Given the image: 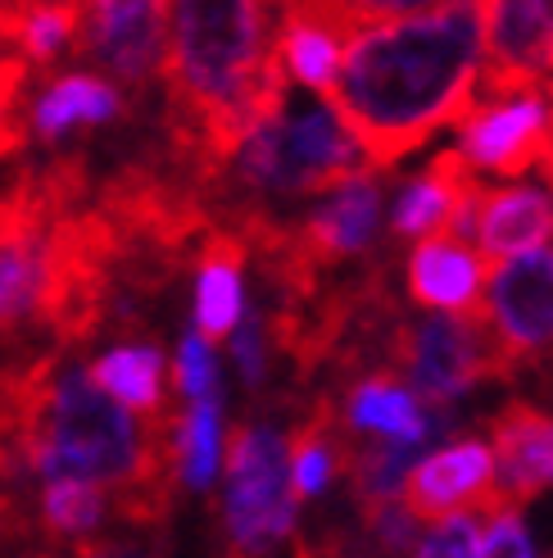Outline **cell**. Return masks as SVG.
<instances>
[{
	"instance_id": "obj_11",
	"label": "cell",
	"mask_w": 553,
	"mask_h": 558,
	"mask_svg": "<svg viewBox=\"0 0 553 558\" xmlns=\"http://www.w3.org/2000/svg\"><path fill=\"white\" fill-rule=\"evenodd\" d=\"M77 50L127 87H146L163 54V0H82Z\"/></svg>"
},
{
	"instance_id": "obj_15",
	"label": "cell",
	"mask_w": 553,
	"mask_h": 558,
	"mask_svg": "<svg viewBox=\"0 0 553 558\" xmlns=\"http://www.w3.org/2000/svg\"><path fill=\"white\" fill-rule=\"evenodd\" d=\"M486 268L477 250L458 232H431L408 259V291L418 304L440 314H481Z\"/></svg>"
},
{
	"instance_id": "obj_31",
	"label": "cell",
	"mask_w": 553,
	"mask_h": 558,
	"mask_svg": "<svg viewBox=\"0 0 553 558\" xmlns=\"http://www.w3.org/2000/svg\"><path fill=\"white\" fill-rule=\"evenodd\" d=\"M540 169H544V178H549V186H553V146L544 150V159H540Z\"/></svg>"
},
{
	"instance_id": "obj_10",
	"label": "cell",
	"mask_w": 553,
	"mask_h": 558,
	"mask_svg": "<svg viewBox=\"0 0 553 558\" xmlns=\"http://www.w3.org/2000/svg\"><path fill=\"white\" fill-rule=\"evenodd\" d=\"M400 505L418 518L435 522L445 513H490L508 505L500 482H494V454L486 440H458L450 450H435L418 468L404 472Z\"/></svg>"
},
{
	"instance_id": "obj_20",
	"label": "cell",
	"mask_w": 553,
	"mask_h": 558,
	"mask_svg": "<svg viewBox=\"0 0 553 558\" xmlns=\"http://www.w3.org/2000/svg\"><path fill=\"white\" fill-rule=\"evenodd\" d=\"M91 377L119 404H127L132 413H150L155 417L163 409V359H159L155 345H119V350H109L91 368Z\"/></svg>"
},
{
	"instance_id": "obj_9",
	"label": "cell",
	"mask_w": 553,
	"mask_h": 558,
	"mask_svg": "<svg viewBox=\"0 0 553 558\" xmlns=\"http://www.w3.org/2000/svg\"><path fill=\"white\" fill-rule=\"evenodd\" d=\"M481 77L477 92L544 87L553 77V0H477Z\"/></svg>"
},
{
	"instance_id": "obj_13",
	"label": "cell",
	"mask_w": 553,
	"mask_h": 558,
	"mask_svg": "<svg viewBox=\"0 0 553 558\" xmlns=\"http://www.w3.org/2000/svg\"><path fill=\"white\" fill-rule=\"evenodd\" d=\"M377 218H381V178H377V169H364V173L331 186V195L295 232V245H299V255L314 264L364 255L368 241L377 236Z\"/></svg>"
},
{
	"instance_id": "obj_33",
	"label": "cell",
	"mask_w": 553,
	"mask_h": 558,
	"mask_svg": "<svg viewBox=\"0 0 553 558\" xmlns=\"http://www.w3.org/2000/svg\"><path fill=\"white\" fill-rule=\"evenodd\" d=\"M549 146H553V96H549Z\"/></svg>"
},
{
	"instance_id": "obj_30",
	"label": "cell",
	"mask_w": 553,
	"mask_h": 558,
	"mask_svg": "<svg viewBox=\"0 0 553 558\" xmlns=\"http://www.w3.org/2000/svg\"><path fill=\"white\" fill-rule=\"evenodd\" d=\"M440 0H368V19H385V14H413V10H431Z\"/></svg>"
},
{
	"instance_id": "obj_2",
	"label": "cell",
	"mask_w": 553,
	"mask_h": 558,
	"mask_svg": "<svg viewBox=\"0 0 553 558\" xmlns=\"http://www.w3.org/2000/svg\"><path fill=\"white\" fill-rule=\"evenodd\" d=\"M163 77L177 150L218 178L236 142L286 100L272 0H163Z\"/></svg>"
},
{
	"instance_id": "obj_22",
	"label": "cell",
	"mask_w": 553,
	"mask_h": 558,
	"mask_svg": "<svg viewBox=\"0 0 553 558\" xmlns=\"http://www.w3.org/2000/svg\"><path fill=\"white\" fill-rule=\"evenodd\" d=\"M173 450H177V477L186 486L205 490L218 477V450H223V440H218V390L191 400L186 417L177 423Z\"/></svg>"
},
{
	"instance_id": "obj_21",
	"label": "cell",
	"mask_w": 553,
	"mask_h": 558,
	"mask_svg": "<svg viewBox=\"0 0 553 558\" xmlns=\"http://www.w3.org/2000/svg\"><path fill=\"white\" fill-rule=\"evenodd\" d=\"M105 518V495L96 482L82 477H50L41 486V505H37V522L50 541H82L87 532H96Z\"/></svg>"
},
{
	"instance_id": "obj_5",
	"label": "cell",
	"mask_w": 553,
	"mask_h": 558,
	"mask_svg": "<svg viewBox=\"0 0 553 558\" xmlns=\"http://www.w3.org/2000/svg\"><path fill=\"white\" fill-rule=\"evenodd\" d=\"M295 486L286 440L268 427H236L228 445L223 522L236 554H263L295 532Z\"/></svg>"
},
{
	"instance_id": "obj_8",
	"label": "cell",
	"mask_w": 553,
	"mask_h": 558,
	"mask_svg": "<svg viewBox=\"0 0 553 558\" xmlns=\"http://www.w3.org/2000/svg\"><path fill=\"white\" fill-rule=\"evenodd\" d=\"M486 323L494 345L508 359V368L521 359L553 350V255L521 250V255L494 259L490 291H486Z\"/></svg>"
},
{
	"instance_id": "obj_18",
	"label": "cell",
	"mask_w": 553,
	"mask_h": 558,
	"mask_svg": "<svg viewBox=\"0 0 553 558\" xmlns=\"http://www.w3.org/2000/svg\"><path fill=\"white\" fill-rule=\"evenodd\" d=\"M245 241L241 232H209L200 250V282H196V327L205 341H223L245 314L241 295Z\"/></svg>"
},
{
	"instance_id": "obj_17",
	"label": "cell",
	"mask_w": 553,
	"mask_h": 558,
	"mask_svg": "<svg viewBox=\"0 0 553 558\" xmlns=\"http://www.w3.org/2000/svg\"><path fill=\"white\" fill-rule=\"evenodd\" d=\"M349 423L358 432H377L391 440H418L431 445L450 432V404H422L413 390L395 381V373H377L354 386L349 396Z\"/></svg>"
},
{
	"instance_id": "obj_19",
	"label": "cell",
	"mask_w": 553,
	"mask_h": 558,
	"mask_svg": "<svg viewBox=\"0 0 553 558\" xmlns=\"http://www.w3.org/2000/svg\"><path fill=\"white\" fill-rule=\"evenodd\" d=\"M119 105L123 100L109 82H100L91 73H64V77H54L41 92V100L33 105V128H37L41 142H60L69 128L109 123L119 114Z\"/></svg>"
},
{
	"instance_id": "obj_32",
	"label": "cell",
	"mask_w": 553,
	"mask_h": 558,
	"mask_svg": "<svg viewBox=\"0 0 553 558\" xmlns=\"http://www.w3.org/2000/svg\"><path fill=\"white\" fill-rule=\"evenodd\" d=\"M354 10H358V14H364V23H368V0H354Z\"/></svg>"
},
{
	"instance_id": "obj_28",
	"label": "cell",
	"mask_w": 553,
	"mask_h": 558,
	"mask_svg": "<svg viewBox=\"0 0 553 558\" xmlns=\"http://www.w3.org/2000/svg\"><path fill=\"white\" fill-rule=\"evenodd\" d=\"M232 337V359L245 377V386L259 390L263 386V368H268V331H263V318L259 314H241V323L228 331Z\"/></svg>"
},
{
	"instance_id": "obj_14",
	"label": "cell",
	"mask_w": 553,
	"mask_h": 558,
	"mask_svg": "<svg viewBox=\"0 0 553 558\" xmlns=\"http://www.w3.org/2000/svg\"><path fill=\"white\" fill-rule=\"evenodd\" d=\"M477 178L463 163L458 150L435 155L427 169L413 178L395 205V232L400 236H431V232H458L472 241V209H477Z\"/></svg>"
},
{
	"instance_id": "obj_24",
	"label": "cell",
	"mask_w": 553,
	"mask_h": 558,
	"mask_svg": "<svg viewBox=\"0 0 553 558\" xmlns=\"http://www.w3.org/2000/svg\"><path fill=\"white\" fill-rule=\"evenodd\" d=\"M427 450V445L418 440H377L372 450H364L354 459V490L358 499H364V509L368 505H381V499H395L400 486H404V472L413 468V459H418Z\"/></svg>"
},
{
	"instance_id": "obj_23",
	"label": "cell",
	"mask_w": 553,
	"mask_h": 558,
	"mask_svg": "<svg viewBox=\"0 0 553 558\" xmlns=\"http://www.w3.org/2000/svg\"><path fill=\"white\" fill-rule=\"evenodd\" d=\"M82 0H23L14 19V41L33 64L54 60L69 41H77Z\"/></svg>"
},
{
	"instance_id": "obj_16",
	"label": "cell",
	"mask_w": 553,
	"mask_h": 558,
	"mask_svg": "<svg viewBox=\"0 0 553 558\" xmlns=\"http://www.w3.org/2000/svg\"><path fill=\"white\" fill-rule=\"evenodd\" d=\"M553 236V195L540 186H481L472 209V241L486 259L540 250Z\"/></svg>"
},
{
	"instance_id": "obj_34",
	"label": "cell",
	"mask_w": 553,
	"mask_h": 558,
	"mask_svg": "<svg viewBox=\"0 0 553 558\" xmlns=\"http://www.w3.org/2000/svg\"><path fill=\"white\" fill-rule=\"evenodd\" d=\"M0 477H5V468H0Z\"/></svg>"
},
{
	"instance_id": "obj_27",
	"label": "cell",
	"mask_w": 553,
	"mask_h": 558,
	"mask_svg": "<svg viewBox=\"0 0 553 558\" xmlns=\"http://www.w3.org/2000/svg\"><path fill=\"white\" fill-rule=\"evenodd\" d=\"M494 554H513V558L536 554L531 532L517 518V505H494L481 518V558H494Z\"/></svg>"
},
{
	"instance_id": "obj_4",
	"label": "cell",
	"mask_w": 553,
	"mask_h": 558,
	"mask_svg": "<svg viewBox=\"0 0 553 558\" xmlns=\"http://www.w3.org/2000/svg\"><path fill=\"white\" fill-rule=\"evenodd\" d=\"M223 169L250 195H314L372 169V159L331 105L282 100L241 136Z\"/></svg>"
},
{
	"instance_id": "obj_25",
	"label": "cell",
	"mask_w": 553,
	"mask_h": 558,
	"mask_svg": "<svg viewBox=\"0 0 553 558\" xmlns=\"http://www.w3.org/2000/svg\"><path fill=\"white\" fill-rule=\"evenodd\" d=\"M336 463H341V445L331 423L318 413L309 427H299L295 445H291V486L295 499H314L327 490V482L336 477Z\"/></svg>"
},
{
	"instance_id": "obj_7",
	"label": "cell",
	"mask_w": 553,
	"mask_h": 558,
	"mask_svg": "<svg viewBox=\"0 0 553 558\" xmlns=\"http://www.w3.org/2000/svg\"><path fill=\"white\" fill-rule=\"evenodd\" d=\"M458 123V155L472 173L521 178L549 150V100L544 87L472 92Z\"/></svg>"
},
{
	"instance_id": "obj_6",
	"label": "cell",
	"mask_w": 553,
	"mask_h": 558,
	"mask_svg": "<svg viewBox=\"0 0 553 558\" xmlns=\"http://www.w3.org/2000/svg\"><path fill=\"white\" fill-rule=\"evenodd\" d=\"M395 359L422 404H454L490 373L508 368L500 345L486 337V314H440L413 323L395 337Z\"/></svg>"
},
{
	"instance_id": "obj_1",
	"label": "cell",
	"mask_w": 553,
	"mask_h": 558,
	"mask_svg": "<svg viewBox=\"0 0 553 558\" xmlns=\"http://www.w3.org/2000/svg\"><path fill=\"white\" fill-rule=\"evenodd\" d=\"M477 77V0H440L431 10L358 23L341 50L327 100L364 142L372 169H391L463 114Z\"/></svg>"
},
{
	"instance_id": "obj_3",
	"label": "cell",
	"mask_w": 553,
	"mask_h": 558,
	"mask_svg": "<svg viewBox=\"0 0 553 558\" xmlns=\"http://www.w3.org/2000/svg\"><path fill=\"white\" fill-rule=\"evenodd\" d=\"M177 423L142 427L127 404L82 368H54L33 359L19 417V468L50 477H82L119 490V509L132 522H159L177 477Z\"/></svg>"
},
{
	"instance_id": "obj_12",
	"label": "cell",
	"mask_w": 553,
	"mask_h": 558,
	"mask_svg": "<svg viewBox=\"0 0 553 558\" xmlns=\"http://www.w3.org/2000/svg\"><path fill=\"white\" fill-rule=\"evenodd\" d=\"M490 454L508 505H531L553 490V417L536 404H508L490 423Z\"/></svg>"
},
{
	"instance_id": "obj_26",
	"label": "cell",
	"mask_w": 553,
	"mask_h": 558,
	"mask_svg": "<svg viewBox=\"0 0 553 558\" xmlns=\"http://www.w3.org/2000/svg\"><path fill=\"white\" fill-rule=\"evenodd\" d=\"M413 554L427 558H481V518L477 513H445L418 541Z\"/></svg>"
},
{
	"instance_id": "obj_29",
	"label": "cell",
	"mask_w": 553,
	"mask_h": 558,
	"mask_svg": "<svg viewBox=\"0 0 553 558\" xmlns=\"http://www.w3.org/2000/svg\"><path fill=\"white\" fill-rule=\"evenodd\" d=\"M177 390L186 400H196V396H209V390H218V364H213V350L205 337H191L182 341L177 350Z\"/></svg>"
}]
</instances>
